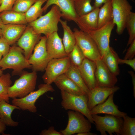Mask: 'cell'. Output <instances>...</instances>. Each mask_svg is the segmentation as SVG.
<instances>
[{"label": "cell", "instance_id": "obj_43", "mask_svg": "<svg viewBox=\"0 0 135 135\" xmlns=\"http://www.w3.org/2000/svg\"><path fill=\"white\" fill-rule=\"evenodd\" d=\"M6 125L0 118V134H4L6 129Z\"/></svg>", "mask_w": 135, "mask_h": 135}, {"label": "cell", "instance_id": "obj_30", "mask_svg": "<svg viewBox=\"0 0 135 135\" xmlns=\"http://www.w3.org/2000/svg\"><path fill=\"white\" fill-rule=\"evenodd\" d=\"M11 78V75L8 73L3 74L0 76V101L4 100L9 102L8 90L12 83Z\"/></svg>", "mask_w": 135, "mask_h": 135}, {"label": "cell", "instance_id": "obj_21", "mask_svg": "<svg viewBox=\"0 0 135 135\" xmlns=\"http://www.w3.org/2000/svg\"><path fill=\"white\" fill-rule=\"evenodd\" d=\"M26 26V24H2L1 32L2 36L10 45L14 44L21 37Z\"/></svg>", "mask_w": 135, "mask_h": 135}, {"label": "cell", "instance_id": "obj_31", "mask_svg": "<svg viewBox=\"0 0 135 135\" xmlns=\"http://www.w3.org/2000/svg\"><path fill=\"white\" fill-rule=\"evenodd\" d=\"M91 0H74L75 10L78 16L87 14L95 8L91 4Z\"/></svg>", "mask_w": 135, "mask_h": 135}, {"label": "cell", "instance_id": "obj_44", "mask_svg": "<svg viewBox=\"0 0 135 135\" xmlns=\"http://www.w3.org/2000/svg\"><path fill=\"white\" fill-rule=\"evenodd\" d=\"M96 134L90 132H85L77 134V135H96Z\"/></svg>", "mask_w": 135, "mask_h": 135}, {"label": "cell", "instance_id": "obj_45", "mask_svg": "<svg viewBox=\"0 0 135 135\" xmlns=\"http://www.w3.org/2000/svg\"><path fill=\"white\" fill-rule=\"evenodd\" d=\"M2 24V21L0 18V36H2L1 32V26Z\"/></svg>", "mask_w": 135, "mask_h": 135}, {"label": "cell", "instance_id": "obj_35", "mask_svg": "<svg viewBox=\"0 0 135 135\" xmlns=\"http://www.w3.org/2000/svg\"><path fill=\"white\" fill-rule=\"evenodd\" d=\"M37 0H16L12 10L25 13Z\"/></svg>", "mask_w": 135, "mask_h": 135}, {"label": "cell", "instance_id": "obj_29", "mask_svg": "<svg viewBox=\"0 0 135 135\" xmlns=\"http://www.w3.org/2000/svg\"><path fill=\"white\" fill-rule=\"evenodd\" d=\"M47 0H37L25 13L28 23L31 22L40 16L44 12L42 4Z\"/></svg>", "mask_w": 135, "mask_h": 135}, {"label": "cell", "instance_id": "obj_48", "mask_svg": "<svg viewBox=\"0 0 135 135\" xmlns=\"http://www.w3.org/2000/svg\"><path fill=\"white\" fill-rule=\"evenodd\" d=\"M1 0H0V4Z\"/></svg>", "mask_w": 135, "mask_h": 135}, {"label": "cell", "instance_id": "obj_37", "mask_svg": "<svg viewBox=\"0 0 135 135\" xmlns=\"http://www.w3.org/2000/svg\"><path fill=\"white\" fill-rule=\"evenodd\" d=\"M10 44L7 40L2 36L0 38V53L3 57L8 53L10 48Z\"/></svg>", "mask_w": 135, "mask_h": 135}, {"label": "cell", "instance_id": "obj_3", "mask_svg": "<svg viewBox=\"0 0 135 135\" xmlns=\"http://www.w3.org/2000/svg\"><path fill=\"white\" fill-rule=\"evenodd\" d=\"M37 76L36 72H22L20 78L9 87L8 94L10 98H22L34 91Z\"/></svg>", "mask_w": 135, "mask_h": 135}, {"label": "cell", "instance_id": "obj_24", "mask_svg": "<svg viewBox=\"0 0 135 135\" xmlns=\"http://www.w3.org/2000/svg\"><path fill=\"white\" fill-rule=\"evenodd\" d=\"M0 18L5 24H26L28 23L25 13L12 10L4 11L0 13Z\"/></svg>", "mask_w": 135, "mask_h": 135}, {"label": "cell", "instance_id": "obj_14", "mask_svg": "<svg viewBox=\"0 0 135 135\" xmlns=\"http://www.w3.org/2000/svg\"><path fill=\"white\" fill-rule=\"evenodd\" d=\"M95 75L97 87H111L118 82L116 76L109 70L101 58L95 61Z\"/></svg>", "mask_w": 135, "mask_h": 135}, {"label": "cell", "instance_id": "obj_47", "mask_svg": "<svg viewBox=\"0 0 135 135\" xmlns=\"http://www.w3.org/2000/svg\"><path fill=\"white\" fill-rule=\"evenodd\" d=\"M2 54L0 53V61L2 58Z\"/></svg>", "mask_w": 135, "mask_h": 135}, {"label": "cell", "instance_id": "obj_36", "mask_svg": "<svg viewBox=\"0 0 135 135\" xmlns=\"http://www.w3.org/2000/svg\"><path fill=\"white\" fill-rule=\"evenodd\" d=\"M16 0H1L0 5V13L4 11L12 10Z\"/></svg>", "mask_w": 135, "mask_h": 135}, {"label": "cell", "instance_id": "obj_7", "mask_svg": "<svg viewBox=\"0 0 135 135\" xmlns=\"http://www.w3.org/2000/svg\"><path fill=\"white\" fill-rule=\"evenodd\" d=\"M68 122L66 128L60 130L62 135H71L85 132H90L91 123L81 113L69 110L67 112Z\"/></svg>", "mask_w": 135, "mask_h": 135}, {"label": "cell", "instance_id": "obj_5", "mask_svg": "<svg viewBox=\"0 0 135 135\" xmlns=\"http://www.w3.org/2000/svg\"><path fill=\"white\" fill-rule=\"evenodd\" d=\"M92 116L96 130L102 135H106V132L110 135L113 134L121 135L123 120L122 117L106 114L101 116L97 114Z\"/></svg>", "mask_w": 135, "mask_h": 135}, {"label": "cell", "instance_id": "obj_11", "mask_svg": "<svg viewBox=\"0 0 135 135\" xmlns=\"http://www.w3.org/2000/svg\"><path fill=\"white\" fill-rule=\"evenodd\" d=\"M71 65L68 56L51 60L48 62L42 78L44 83L51 84L58 77L65 74Z\"/></svg>", "mask_w": 135, "mask_h": 135}, {"label": "cell", "instance_id": "obj_22", "mask_svg": "<svg viewBox=\"0 0 135 135\" xmlns=\"http://www.w3.org/2000/svg\"><path fill=\"white\" fill-rule=\"evenodd\" d=\"M54 82L60 91H64L74 94H85L87 95L75 82L65 74H62L54 80Z\"/></svg>", "mask_w": 135, "mask_h": 135}, {"label": "cell", "instance_id": "obj_38", "mask_svg": "<svg viewBox=\"0 0 135 135\" xmlns=\"http://www.w3.org/2000/svg\"><path fill=\"white\" fill-rule=\"evenodd\" d=\"M130 46L124 57V59H131L134 58L135 55V40L130 44Z\"/></svg>", "mask_w": 135, "mask_h": 135}, {"label": "cell", "instance_id": "obj_41", "mask_svg": "<svg viewBox=\"0 0 135 135\" xmlns=\"http://www.w3.org/2000/svg\"><path fill=\"white\" fill-rule=\"evenodd\" d=\"M93 6L95 8H100L103 4L111 1L112 0H94Z\"/></svg>", "mask_w": 135, "mask_h": 135}, {"label": "cell", "instance_id": "obj_1", "mask_svg": "<svg viewBox=\"0 0 135 135\" xmlns=\"http://www.w3.org/2000/svg\"><path fill=\"white\" fill-rule=\"evenodd\" d=\"M61 17V13L58 7L53 5L47 14L29 23V25L36 33L43 34L47 38L54 32H58V24Z\"/></svg>", "mask_w": 135, "mask_h": 135}, {"label": "cell", "instance_id": "obj_4", "mask_svg": "<svg viewBox=\"0 0 135 135\" xmlns=\"http://www.w3.org/2000/svg\"><path fill=\"white\" fill-rule=\"evenodd\" d=\"M61 105L65 110L78 112L84 115L91 123L94 124L92 115L88 106L87 95H76L60 91Z\"/></svg>", "mask_w": 135, "mask_h": 135}, {"label": "cell", "instance_id": "obj_28", "mask_svg": "<svg viewBox=\"0 0 135 135\" xmlns=\"http://www.w3.org/2000/svg\"><path fill=\"white\" fill-rule=\"evenodd\" d=\"M113 17L111 2L106 3L100 8L98 14V28L113 21Z\"/></svg>", "mask_w": 135, "mask_h": 135}, {"label": "cell", "instance_id": "obj_16", "mask_svg": "<svg viewBox=\"0 0 135 135\" xmlns=\"http://www.w3.org/2000/svg\"><path fill=\"white\" fill-rule=\"evenodd\" d=\"M46 47L49 57L51 60L68 56L63 44L62 40L55 32L47 38Z\"/></svg>", "mask_w": 135, "mask_h": 135}, {"label": "cell", "instance_id": "obj_12", "mask_svg": "<svg viewBox=\"0 0 135 135\" xmlns=\"http://www.w3.org/2000/svg\"><path fill=\"white\" fill-rule=\"evenodd\" d=\"M115 25L112 21L88 34L96 44L101 58L110 48V36Z\"/></svg>", "mask_w": 135, "mask_h": 135}, {"label": "cell", "instance_id": "obj_33", "mask_svg": "<svg viewBox=\"0 0 135 135\" xmlns=\"http://www.w3.org/2000/svg\"><path fill=\"white\" fill-rule=\"evenodd\" d=\"M123 121L121 135H135V118L127 114L122 117Z\"/></svg>", "mask_w": 135, "mask_h": 135}, {"label": "cell", "instance_id": "obj_10", "mask_svg": "<svg viewBox=\"0 0 135 135\" xmlns=\"http://www.w3.org/2000/svg\"><path fill=\"white\" fill-rule=\"evenodd\" d=\"M47 37L41 36L40 40L36 45L34 52L28 60L32 66L33 71H44L48 62L50 60L46 47Z\"/></svg>", "mask_w": 135, "mask_h": 135}, {"label": "cell", "instance_id": "obj_50", "mask_svg": "<svg viewBox=\"0 0 135 135\" xmlns=\"http://www.w3.org/2000/svg\"><path fill=\"white\" fill-rule=\"evenodd\" d=\"M2 36H0V38Z\"/></svg>", "mask_w": 135, "mask_h": 135}, {"label": "cell", "instance_id": "obj_9", "mask_svg": "<svg viewBox=\"0 0 135 135\" xmlns=\"http://www.w3.org/2000/svg\"><path fill=\"white\" fill-rule=\"evenodd\" d=\"M111 2L113 21L116 26L117 34L120 35L126 28V21L132 6L128 0H112Z\"/></svg>", "mask_w": 135, "mask_h": 135}, {"label": "cell", "instance_id": "obj_49", "mask_svg": "<svg viewBox=\"0 0 135 135\" xmlns=\"http://www.w3.org/2000/svg\"><path fill=\"white\" fill-rule=\"evenodd\" d=\"M132 1H134V0H131Z\"/></svg>", "mask_w": 135, "mask_h": 135}, {"label": "cell", "instance_id": "obj_20", "mask_svg": "<svg viewBox=\"0 0 135 135\" xmlns=\"http://www.w3.org/2000/svg\"><path fill=\"white\" fill-rule=\"evenodd\" d=\"M100 8H95L90 12L78 16L76 23L81 30L87 34L98 28V14Z\"/></svg>", "mask_w": 135, "mask_h": 135}, {"label": "cell", "instance_id": "obj_17", "mask_svg": "<svg viewBox=\"0 0 135 135\" xmlns=\"http://www.w3.org/2000/svg\"><path fill=\"white\" fill-rule=\"evenodd\" d=\"M119 87H97L90 90L88 96V106L90 111L96 106L104 102L111 94L118 90Z\"/></svg>", "mask_w": 135, "mask_h": 135}, {"label": "cell", "instance_id": "obj_15", "mask_svg": "<svg viewBox=\"0 0 135 135\" xmlns=\"http://www.w3.org/2000/svg\"><path fill=\"white\" fill-rule=\"evenodd\" d=\"M74 1V0H47L42 9L44 12H45L51 5H56L59 8L62 17L76 23L78 16L75 10Z\"/></svg>", "mask_w": 135, "mask_h": 135}, {"label": "cell", "instance_id": "obj_42", "mask_svg": "<svg viewBox=\"0 0 135 135\" xmlns=\"http://www.w3.org/2000/svg\"><path fill=\"white\" fill-rule=\"evenodd\" d=\"M130 75L132 79V83L133 87V94L134 98H135V74L134 72L132 71L128 72Z\"/></svg>", "mask_w": 135, "mask_h": 135}, {"label": "cell", "instance_id": "obj_19", "mask_svg": "<svg viewBox=\"0 0 135 135\" xmlns=\"http://www.w3.org/2000/svg\"><path fill=\"white\" fill-rule=\"evenodd\" d=\"M114 94H111L104 102L94 107L90 110V114H104L122 118L127 115L126 113L120 110L118 106L114 103Z\"/></svg>", "mask_w": 135, "mask_h": 135}, {"label": "cell", "instance_id": "obj_46", "mask_svg": "<svg viewBox=\"0 0 135 135\" xmlns=\"http://www.w3.org/2000/svg\"><path fill=\"white\" fill-rule=\"evenodd\" d=\"M2 70L0 68V76L3 74Z\"/></svg>", "mask_w": 135, "mask_h": 135}, {"label": "cell", "instance_id": "obj_2", "mask_svg": "<svg viewBox=\"0 0 135 135\" xmlns=\"http://www.w3.org/2000/svg\"><path fill=\"white\" fill-rule=\"evenodd\" d=\"M0 67L2 70L12 69V75H20L24 69L31 68L32 66L25 58L23 50L14 45L10 48L7 54L2 58Z\"/></svg>", "mask_w": 135, "mask_h": 135}, {"label": "cell", "instance_id": "obj_40", "mask_svg": "<svg viewBox=\"0 0 135 135\" xmlns=\"http://www.w3.org/2000/svg\"><path fill=\"white\" fill-rule=\"evenodd\" d=\"M119 64H125L130 66L135 71V58L129 59H121L120 58L118 60Z\"/></svg>", "mask_w": 135, "mask_h": 135}, {"label": "cell", "instance_id": "obj_8", "mask_svg": "<svg viewBox=\"0 0 135 135\" xmlns=\"http://www.w3.org/2000/svg\"><path fill=\"white\" fill-rule=\"evenodd\" d=\"M73 30L76 44L85 57L95 62L101 58L98 48L91 36L88 34L76 28Z\"/></svg>", "mask_w": 135, "mask_h": 135}, {"label": "cell", "instance_id": "obj_6", "mask_svg": "<svg viewBox=\"0 0 135 135\" xmlns=\"http://www.w3.org/2000/svg\"><path fill=\"white\" fill-rule=\"evenodd\" d=\"M54 91L51 84L45 83L40 84L38 86L37 90L31 92L24 97L13 99L12 103L22 110L36 112L37 111V108L35 103L39 97L48 92H53Z\"/></svg>", "mask_w": 135, "mask_h": 135}, {"label": "cell", "instance_id": "obj_27", "mask_svg": "<svg viewBox=\"0 0 135 135\" xmlns=\"http://www.w3.org/2000/svg\"><path fill=\"white\" fill-rule=\"evenodd\" d=\"M65 74L75 82L88 96L90 90L84 82L78 67L71 64Z\"/></svg>", "mask_w": 135, "mask_h": 135}, {"label": "cell", "instance_id": "obj_26", "mask_svg": "<svg viewBox=\"0 0 135 135\" xmlns=\"http://www.w3.org/2000/svg\"><path fill=\"white\" fill-rule=\"evenodd\" d=\"M119 58L117 53L111 47L101 58L102 60L109 70L116 76L120 74L118 62Z\"/></svg>", "mask_w": 135, "mask_h": 135}, {"label": "cell", "instance_id": "obj_32", "mask_svg": "<svg viewBox=\"0 0 135 135\" xmlns=\"http://www.w3.org/2000/svg\"><path fill=\"white\" fill-rule=\"evenodd\" d=\"M68 56L71 64L78 68L81 64L86 58L82 51L76 44Z\"/></svg>", "mask_w": 135, "mask_h": 135}, {"label": "cell", "instance_id": "obj_13", "mask_svg": "<svg viewBox=\"0 0 135 135\" xmlns=\"http://www.w3.org/2000/svg\"><path fill=\"white\" fill-rule=\"evenodd\" d=\"M41 34L36 33L29 25L26 26L23 33L17 41L18 46L24 52L26 58L28 60L34 48L40 40Z\"/></svg>", "mask_w": 135, "mask_h": 135}, {"label": "cell", "instance_id": "obj_23", "mask_svg": "<svg viewBox=\"0 0 135 135\" xmlns=\"http://www.w3.org/2000/svg\"><path fill=\"white\" fill-rule=\"evenodd\" d=\"M8 103L4 100L0 101V118L6 126H17L19 123L12 119L11 115L14 110L20 109L19 107Z\"/></svg>", "mask_w": 135, "mask_h": 135}, {"label": "cell", "instance_id": "obj_39", "mask_svg": "<svg viewBox=\"0 0 135 135\" xmlns=\"http://www.w3.org/2000/svg\"><path fill=\"white\" fill-rule=\"evenodd\" d=\"M40 135H62L60 132L55 130L53 126H50L48 129H44L42 130L40 134Z\"/></svg>", "mask_w": 135, "mask_h": 135}, {"label": "cell", "instance_id": "obj_34", "mask_svg": "<svg viewBox=\"0 0 135 135\" xmlns=\"http://www.w3.org/2000/svg\"><path fill=\"white\" fill-rule=\"evenodd\" d=\"M126 28L128 32L129 38L127 46L135 40V13L131 12L126 20Z\"/></svg>", "mask_w": 135, "mask_h": 135}, {"label": "cell", "instance_id": "obj_25", "mask_svg": "<svg viewBox=\"0 0 135 135\" xmlns=\"http://www.w3.org/2000/svg\"><path fill=\"white\" fill-rule=\"evenodd\" d=\"M63 30L62 42L65 51L68 55L76 44L75 34L68 25L66 20L60 19V22Z\"/></svg>", "mask_w": 135, "mask_h": 135}, {"label": "cell", "instance_id": "obj_18", "mask_svg": "<svg viewBox=\"0 0 135 135\" xmlns=\"http://www.w3.org/2000/svg\"><path fill=\"white\" fill-rule=\"evenodd\" d=\"M78 68L84 82L90 90L97 87L95 75V62L86 58Z\"/></svg>", "mask_w": 135, "mask_h": 135}]
</instances>
